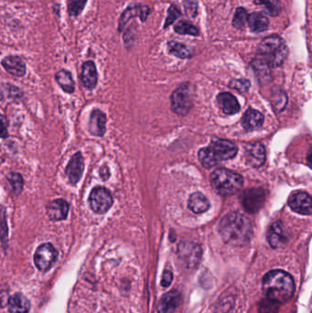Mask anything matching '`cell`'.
Here are the masks:
<instances>
[{"label": "cell", "instance_id": "cell-1", "mask_svg": "<svg viewBox=\"0 0 312 313\" xmlns=\"http://www.w3.org/2000/svg\"><path fill=\"white\" fill-rule=\"evenodd\" d=\"M222 240L233 246H243L248 244L253 236L251 221L242 213H230L222 218L219 225Z\"/></svg>", "mask_w": 312, "mask_h": 313}, {"label": "cell", "instance_id": "cell-2", "mask_svg": "<svg viewBox=\"0 0 312 313\" xmlns=\"http://www.w3.org/2000/svg\"><path fill=\"white\" fill-rule=\"evenodd\" d=\"M262 287L268 299L281 304L290 300L294 294V278L284 270L275 269L265 275Z\"/></svg>", "mask_w": 312, "mask_h": 313}, {"label": "cell", "instance_id": "cell-3", "mask_svg": "<svg viewBox=\"0 0 312 313\" xmlns=\"http://www.w3.org/2000/svg\"><path fill=\"white\" fill-rule=\"evenodd\" d=\"M237 154V147L231 141L216 138L212 141L211 145L201 149L199 160L205 168H213L217 164L235 158Z\"/></svg>", "mask_w": 312, "mask_h": 313}, {"label": "cell", "instance_id": "cell-4", "mask_svg": "<svg viewBox=\"0 0 312 313\" xmlns=\"http://www.w3.org/2000/svg\"><path fill=\"white\" fill-rule=\"evenodd\" d=\"M259 60L270 67H278L284 63L289 54L285 41L277 35L265 38L258 45Z\"/></svg>", "mask_w": 312, "mask_h": 313}, {"label": "cell", "instance_id": "cell-5", "mask_svg": "<svg viewBox=\"0 0 312 313\" xmlns=\"http://www.w3.org/2000/svg\"><path fill=\"white\" fill-rule=\"evenodd\" d=\"M211 183L213 189L222 196L232 195L243 186L244 179L238 174L226 168H218L211 174Z\"/></svg>", "mask_w": 312, "mask_h": 313}, {"label": "cell", "instance_id": "cell-6", "mask_svg": "<svg viewBox=\"0 0 312 313\" xmlns=\"http://www.w3.org/2000/svg\"><path fill=\"white\" fill-rule=\"evenodd\" d=\"M192 94L190 84L184 83L172 93V110L181 116L189 113L192 107Z\"/></svg>", "mask_w": 312, "mask_h": 313}, {"label": "cell", "instance_id": "cell-7", "mask_svg": "<svg viewBox=\"0 0 312 313\" xmlns=\"http://www.w3.org/2000/svg\"><path fill=\"white\" fill-rule=\"evenodd\" d=\"M178 255L187 268H194L199 265L202 259V248L198 244L184 241L178 247Z\"/></svg>", "mask_w": 312, "mask_h": 313}, {"label": "cell", "instance_id": "cell-8", "mask_svg": "<svg viewBox=\"0 0 312 313\" xmlns=\"http://www.w3.org/2000/svg\"><path fill=\"white\" fill-rule=\"evenodd\" d=\"M113 197L104 187H95L91 191L89 205L95 213L104 214L113 205Z\"/></svg>", "mask_w": 312, "mask_h": 313}, {"label": "cell", "instance_id": "cell-9", "mask_svg": "<svg viewBox=\"0 0 312 313\" xmlns=\"http://www.w3.org/2000/svg\"><path fill=\"white\" fill-rule=\"evenodd\" d=\"M58 259V251L54 246L46 243L42 244L37 248L34 254V263L36 268L42 272H47L53 266Z\"/></svg>", "mask_w": 312, "mask_h": 313}, {"label": "cell", "instance_id": "cell-10", "mask_svg": "<svg viewBox=\"0 0 312 313\" xmlns=\"http://www.w3.org/2000/svg\"><path fill=\"white\" fill-rule=\"evenodd\" d=\"M289 205L291 210L302 215L312 213V200L310 195L305 191H296L289 198Z\"/></svg>", "mask_w": 312, "mask_h": 313}, {"label": "cell", "instance_id": "cell-11", "mask_svg": "<svg viewBox=\"0 0 312 313\" xmlns=\"http://www.w3.org/2000/svg\"><path fill=\"white\" fill-rule=\"evenodd\" d=\"M265 200L266 194L261 189L247 190L242 196V204L244 209L250 213H257L262 207Z\"/></svg>", "mask_w": 312, "mask_h": 313}, {"label": "cell", "instance_id": "cell-12", "mask_svg": "<svg viewBox=\"0 0 312 313\" xmlns=\"http://www.w3.org/2000/svg\"><path fill=\"white\" fill-rule=\"evenodd\" d=\"M246 162L253 168H259L266 161V150L260 143H249L244 147Z\"/></svg>", "mask_w": 312, "mask_h": 313}, {"label": "cell", "instance_id": "cell-13", "mask_svg": "<svg viewBox=\"0 0 312 313\" xmlns=\"http://www.w3.org/2000/svg\"><path fill=\"white\" fill-rule=\"evenodd\" d=\"M84 170V160L81 152H77L73 155L70 159L67 167L65 168L66 176L68 178L69 182L73 185L80 182L82 173Z\"/></svg>", "mask_w": 312, "mask_h": 313}, {"label": "cell", "instance_id": "cell-14", "mask_svg": "<svg viewBox=\"0 0 312 313\" xmlns=\"http://www.w3.org/2000/svg\"><path fill=\"white\" fill-rule=\"evenodd\" d=\"M70 205L64 199H56L46 207L47 214L53 222L64 221L68 216Z\"/></svg>", "mask_w": 312, "mask_h": 313}, {"label": "cell", "instance_id": "cell-15", "mask_svg": "<svg viewBox=\"0 0 312 313\" xmlns=\"http://www.w3.org/2000/svg\"><path fill=\"white\" fill-rule=\"evenodd\" d=\"M267 241L273 248H279L288 242L284 227L280 221L275 222L267 232Z\"/></svg>", "mask_w": 312, "mask_h": 313}, {"label": "cell", "instance_id": "cell-16", "mask_svg": "<svg viewBox=\"0 0 312 313\" xmlns=\"http://www.w3.org/2000/svg\"><path fill=\"white\" fill-rule=\"evenodd\" d=\"M150 9L148 8V6H134V7H129L127 8L124 13L122 14L120 20H119V31L121 32L124 27L131 18L139 17L141 20L144 22L149 14H150Z\"/></svg>", "mask_w": 312, "mask_h": 313}, {"label": "cell", "instance_id": "cell-17", "mask_svg": "<svg viewBox=\"0 0 312 313\" xmlns=\"http://www.w3.org/2000/svg\"><path fill=\"white\" fill-rule=\"evenodd\" d=\"M106 117L101 110L95 109L91 113L89 132L93 136H103L106 131Z\"/></svg>", "mask_w": 312, "mask_h": 313}, {"label": "cell", "instance_id": "cell-18", "mask_svg": "<svg viewBox=\"0 0 312 313\" xmlns=\"http://www.w3.org/2000/svg\"><path fill=\"white\" fill-rule=\"evenodd\" d=\"M5 70L16 77H22L26 73V65L18 56H8L2 61Z\"/></svg>", "mask_w": 312, "mask_h": 313}, {"label": "cell", "instance_id": "cell-19", "mask_svg": "<svg viewBox=\"0 0 312 313\" xmlns=\"http://www.w3.org/2000/svg\"><path fill=\"white\" fill-rule=\"evenodd\" d=\"M181 296L177 291H172L162 296L158 306V313H174L180 304Z\"/></svg>", "mask_w": 312, "mask_h": 313}, {"label": "cell", "instance_id": "cell-20", "mask_svg": "<svg viewBox=\"0 0 312 313\" xmlns=\"http://www.w3.org/2000/svg\"><path fill=\"white\" fill-rule=\"evenodd\" d=\"M97 71L94 62L88 61L82 64L81 81L83 87L88 89H94L97 84Z\"/></svg>", "mask_w": 312, "mask_h": 313}, {"label": "cell", "instance_id": "cell-21", "mask_svg": "<svg viewBox=\"0 0 312 313\" xmlns=\"http://www.w3.org/2000/svg\"><path fill=\"white\" fill-rule=\"evenodd\" d=\"M264 122V116L258 110L249 108L242 118V125L245 130L253 131L261 127Z\"/></svg>", "mask_w": 312, "mask_h": 313}, {"label": "cell", "instance_id": "cell-22", "mask_svg": "<svg viewBox=\"0 0 312 313\" xmlns=\"http://www.w3.org/2000/svg\"><path fill=\"white\" fill-rule=\"evenodd\" d=\"M217 102L222 112L226 115H235L240 111L237 99L230 93H222L217 96Z\"/></svg>", "mask_w": 312, "mask_h": 313}, {"label": "cell", "instance_id": "cell-23", "mask_svg": "<svg viewBox=\"0 0 312 313\" xmlns=\"http://www.w3.org/2000/svg\"><path fill=\"white\" fill-rule=\"evenodd\" d=\"M8 307L9 313H29L31 302L26 296L16 293L9 298Z\"/></svg>", "mask_w": 312, "mask_h": 313}, {"label": "cell", "instance_id": "cell-24", "mask_svg": "<svg viewBox=\"0 0 312 313\" xmlns=\"http://www.w3.org/2000/svg\"><path fill=\"white\" fill-rule=\"evenodd\" d=\"M188 207L194 213H205L210 208L208 199L201 192L192 193L188 201Z\"/></svg>", "mask_w": 312, "mask_h": 313}, {"label": "cell", "instance_id": "cell-25", "mask_svg": "<svg viewBox=\"0 0 312 313\" xmlns=\"http://www.w3.org/2000/svg\"><path fill=\"white\" fill-rule=\"evenodd\" d=\"M247 23H248L251 32H256V33L267 31V27L269 26L268 18L264 14L258 13V12L248 15Z\"/></svg>", "mask_w": 312, "mask_h": 313}, {"label": "cell", "instance_id": "cell-26", "mask_svg": "<svg viewBox=\"0 0 312 313\" xmlns=\"http://www.w3.org/2000/svg\"><path fill=\"white\" fill-rule=\"evenodd\" d=\"M55 80L61 88L67 94H73L75 90V83L72 74L66 70H61L55 74Z\"/></svg>", "mask_w": 312, "mask_h": 313}, {"label": "cell", "instance_id": "cell-27", "mask_svg": "<svg viewBox=\"0 0 312 313\" xmlns=\"http://www.w3.org/2000/svg\"><path fill=\"white\" fill-rule=\"evenodd\" d=\"M168 50L172 54L181 59H187L192 57V52L188 46L184 45L180 42L171 41L168 43Z\"/></svg>", "mask_w": 312, "mask_h": 313}, {"label": "cell", "instance_id": "cell-28", "mask_svg": "<svg viewBox=\"0 0 312 313\" xmlns=\"http://www.w3.org/2000/svg\"><path fill=\"white\" fill-rule=\"evenodd\" d=\"M7 180L10 184L11 191L15 195H19L21 193L24 186V180L22 176L17 173H9L7 176Z\"/></svg>", "mask_w": 312, "mask_h": 313}, {"label": "cell", "instance_id": "cell-29", "mask_svg": "<svg viewBox=\"0 0 312 313\" xmlns=\"http://www.w3.org/2000/svg\"><path fill=\"white\" fill-rule=\"evenodd\" d=\"M254 4L261 5L267 10V13L273 17L280 13L281 4L279 0H253Z\"/></svg>", "mask_w": 312, "mask_h": 313}, {"label": "cell", "instance_id": "cell-30", "mask_svg": "<svg viewBox=\"0 0 312 313\" xmlns=\"http://www.w3.org/2000/svg\"><path fill=\"white\" fill-rule=\"evenodd\" d=\"M175 32L181 35L188 34L191 36H198L199 35V31L198 29L195 27L194 25H192L191 23L186 22V21H181L178 23L175 26Z\"/></svg>", "mask_w": 312, "mask_h": 313}, {"label": "cell", "instance_id": "cell-31", "mask_svg": "<svg viewBox=\"0 0 312 313\" xmlns=\"http://www.w3.org/2000/svg\"><path fill=\"white\" fill-rule=\"evenodd\" d=\"M8 239H9V228L7 224L6 211L4 207H0V240L5 246H7Z\"/></svg>", "mask_w": 312, "mask_h": 313}, {"label": "cell", "instance_id": "cell-32", "mask_svg": "<svg viewBox=\"0 0 312 313\" xmlns=\"http://www.w3.org/2000/svg\"><path fill=\"white\" fill-rule=\"evenodd\" d=\"M247 18H248L247 11L244 8H239L235 11V17L233 19V25L236 29L243 30L247 23Z\"/></svg>", "mask_w": 312, "mask_h": 313}, {"label": "cell", "instance_id": "cell-33", "mask_svg": "<svg viewBox=\"0 0 312 313\" xmlns=\"http://www.w3.org/2000/svg\"><path fill=\"white\" fill-rule=\"evenodd\" d=\"M280 303L270 299H265L259 304V313H277Z\"/></svg>", "mask_w": 312, "mask_h": 313}, {"label": "cell", "instance_id": "cell-34", "mask_svg": "<svg viewBox=\"0 0 312 313\" xmlns=\"http://www.w3.org/2000/svg\"><path fill=\"white\" fill-rule=\"evenodd\" d=\"M87 0H70L68 3L69 14L71 16H79L86 7Z\"/></svg>", "mask_w": 312, "mask_h": 313}, {"label": "cell", "instance_id": "cell-35", "mask_svg": "<svg viewBox=\"0 0 312 313\" xmlns=\"http://www.w3.org/2000/svg\"><path fill=\"white\" fill-rule=\"evenodd\" d=\"M180 16H181V10L178 9L176 5H172L167 11V18L166 19V22L164 24V27L166 29V27H169L176 19L180 18Z\"/></svg>", "mask_w": 312, "mask_h": 313}, {"label": "cell", "instance_id": "cell-36", "mask_svg": "<svg viewBox=\"0 0 312 313\" xmlns=\"http://www.w3.org/2000/svg\"><path fill=\"white\" fill-rule=\"evenodd\" d=\"M230 87L235 89V90H237V91L244 93V92H246L248 90L249 87H250V82H249L248 80H244V79L233 80L230 82Z\"/></svg>", "mask_w": 312, "mask_h": 313}, {"label": "cell", "instance_id": "cell-37", "mask_svg": "<svg viewBox=\"0 0 312 313\" xmlns=\"http://www.w3.org/2000/svg\"><path fill=\"white\" fill-rule=\"evenodd\" d=\"M184 9L186 14L190 17H195L197 15V3L192 0H186L184 2Z\"/></svg>", "mask_w": 312, "mask_h": 313}, {"label": "cell", "instance_id": "cell-38", "mask_svg": "<svg viewBox=\"0 0 312 313\" xmlns=\"http://www.w3.org/2000/svg\"><path fill=\"white\" fill-rule=\"evenodd\" d=\"M8 136V121L4 116L0 113V138H6Z\"/></svg>", "mask_w": 312, "mask_h": 313}, {"label": "cell", "instance_id": "cell-39", "mask_svg": "<svg viewBox=\"0 0 312 313\" xmlns=\"http://www.w3.org/2000/svg\"><path fill=\"white\" fill-rule=\"evenodd\" d=\"M173 280V274L169 270H165L163 273L162 278H161V286L168 287L172 284Z\"/></svg>", "mask_w": 312, "mask_h": 313}, {"label": "cell", "instance_id": "cell-40", "mask_svg": "<svg viewBox=\"0 0 312 313\" xmlns=\"http://www.w3.org/2000/svg\"><path fill=\"white\" fill-rule=\"evenodd\" d=\"M5 87L9 92V95H11V96L14 98H19L23 96L22 92L18 87H13V86H10V84H5Z\"/></svg>", "mask_w": 312, "mask_h": 313}, {"label": "cell", "instance_id": "cell-41", "mask_svg": "<svg viewBox=\"0 0 312 313\" xmlns=\"http://www.w3.org/2000/svg\"><path fill=\"white\" fill-rule=\"evenodd\" d=\"M100 176H101L103 181L108 180V178L110 177V172H109L108 167H106V166L102 167V168L100 169Z\"/></svg>", "mask_w": 312, "mask_h": 313}, {"label": "cell", "instance_id": "cell-42", "mask_svg": "<svg viewBox=\"0 0 312 313\" xmlns=\"http://www.w3.org/2000/svg\"><path fill=\"white\" fill-rule=\"evenodd\" d=\"M3 99H4V96H3L2 92L0 91V101H2Z\"/></svg>", "mask_w": 312, "mask_h": 313}]
</instances>
